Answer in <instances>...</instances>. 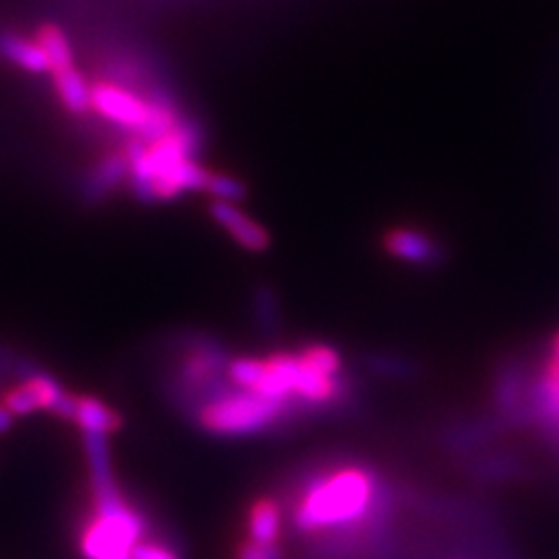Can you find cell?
<instances>
[{"instance_id": "obj_1", "label": "cell", "mask_w": 559, "mask_h": 559, "mask_svg": "<svg viewBox=\"0 0 559 559\" xmlns=\"http://www.w3.org/2000/svg\"><path fill=\"white\" fill-rule=\"evenodd\" d=\"M376 503V480L361 466H341L320 476L301 495L294 511L296 530L304 534L349 530L369 518Z\"/></svg>"}, {"instance_id": "obj_2", "label": "cell", "mask_w": 559, "mask_h": 559, "mask_svg": "<svg viewBox=\"0 0 559 559\" xmlns=\"http://www.w3.org/2000/svg\"><path fill=\"white\" fill-rule=\"evenodd\" d=\"M94 515L84 524L80 550L84 559H131L145 538L147 522L115 485V476L92 478Z\"/></svg>"}, {"instance_id": "obj_3", "label": "cell", "mask_w": 559, "mask_h": 559, "mask_svg": "<svg viewBox=\"0 0 559 559\" xmlns=\"http://www.w3.org/2000/svg\"><path fill=\"white\" fill-rule=\"evenodd\" d=\"M289 406L275 404L248 390H234L213 394L197 411L199 425L217 436H248L264 431L285 417Z\"/></svg>"}, {"instance_id": "obj_4", "label": "cell", "mask_w": 559, "mask_h": 559, "mask_svg": "<svg viewBox=\"0 0 559 559\" xmlns=\"http://www.w3.org/2000/svg\"><path fill=\"white\" fill-rule=\"evenodd\" d=\"M166 96L159 90L140 94L133 84L100 80L92 84V110L110 124L131 131L135 138H145L152 129L154 112Z\"/></svg>"}, {"instance_id": "obj_5", "label": "cell", "mask_w": 559, "mask_h": 559, "mask_svg": "<svg viewBox=\"0 0 559 559\" xmlns=\"http://www.w3.org/2000/svg\"><path fill=\"white\" fill-rule=\"evenodd\" d=\"M210 215L229 234L242 250L248 252H264L271 245V236L266 234L264 226L257 219H252L248 213L231 203V201H213L210 205Z\"/></svg>"}, {"instance_id": "obj_6", "label": "cell", "mask_w": 559, "mask_h": 559, "mask_svg": "<svg viewBox=\"0 0 559 559\" xmlns=\"http://www.w3.org/2000/svg\"><path fill=\"white\" fill-rule=\"evenodd\" d=\"M0 59L31 75H49V59L43 45L8 28H0Z\"/></svg>"}, {"instance_id": "obj_7", "label": "cell", "mask_w": 559, "mask_h": 559, "mask_svg": "<svg viewBox=\"0 0 559 559\" xmlns=\"http://www.w3.org/2000/svg\"><path fill=\"white\" fill-rule=\"evenodd\" d=\"M124 180H129L127 156L110 154L105 156V159L82 180V197L90 203L103 201L105 197H110Z\"/></svg>"}, {"instance_id": "obj_8", "label": "cell", "mask_w": 559, "mask_h": 559, "mask_svg": "<svg viewBox=\"0 0 559 559\" xmlns=\"http://www.w3.org/2000/svg\"><path fill=\"white\" fill-rule=\"evenodd\" d=\"M384 248H388L390 254L396 259L411 261V264H423L429 266L433 261H439L441 252L439 245H436L431 238L425 234L413 231V229H392L388 236H384Z\"/></svg>"}, {"instance_id": "obj_9", "label": "cell", "mask_w": 559, "mask_h": 559, "mask_svg": "<svg viewBox=\"0 0 559 559\" xmlns=\"http://www.w3.org/2000/svg\"><path fill=\"white\" fill-rule=\"evenodd\" d=\"M280 532H283V511L271 497L257 499L248 511V540L259 546H277Z\"/></svg>"}, {"instance_id": "obj_10", "label": "cell", "mask_w": 559, "mask_h": 559, "mask_svg": "<svg viewBox=\"0 0 559 559\" xmlns=\"http://www.w3.org/2000/svg\"><path fill=\"white\" fill-rule=\"evenodd\" d=\"M49 75L55 80V90L61 103L70 112L84 115L92 110V84L86 82V78L82 75V70L78 66L55 70V73Z\"/></svg>"}, {"instance_id": "obj_11", "label": "cell", "mask_w": 559, "mask_h": 559, "mask_svg": "<svg viewBox=\"0 0 559 559\" xmlns=\"http://www.w3.org/2000/svg\"><path fill=\"white\" fill-rule=\"evenodd\" d=\"M73 423L80 427L82 433L110 436L112 431L119 429L121 419H119V415L110 406H105L100 399L80 396Z\"/></svg>"}, {"instance_id": "obj_12", "label": "cell", "mask_w": 559, "mask_h": 559, "mask_svg": "<svg viewBox=\"0 0 559 559\" xmlns=\"http://www.w3.org/2000/svg\"><path fill=\"white\" fill-rule=\"evenodd\" d=\"M35 40H38L45 49V55L49 59V73H55V70L61 68H70L75 66V51L73 45H70L68 35L61 26L57 24H43L35 33Z\"/></svg>"}, {"instance_id": "obj_13", "label": "cell", "mask_w": 559, "mask_h": 559, "mask_svg": "<svg viewBox=\"0 0 559 559\" xmlns=\"http://www.w3.org/2000/svg\"><path fill=\"white\" fill-rule=\"evenodd\" d=\"M299 357L310 366V369L320 371L324 376H338L341 373V355L336 353L334 347L329 345H322V343H314V345H308L304 347Z\"/></svg>"}, {"instance_id": "obj_14", "label": "cell", "mask_w": 559, "mask_h": 559, "mask_svg": "<svg viewBox=\"0 0 559 559\" xmlns=\"http://www.w3.org/2000/svg\"><path fill=\"white\" fill-rule=\"evenodd\" d=\"M205 191L213 197V201L238 203L245 197V187L238 180L229 178V175H219V173L210 175V182H207Z\"/></svg>"}, {"instance_id": "obj_15", "label": "cell", "mask_w": 559, "mask_h": 559, "mask_svg": "<svg viewBox=\"0 0 559 559\" xmlns=\"http://www.w3.org/2000/svg\"><path fill=\"white\" fill-rule=\"evenodd\" d=\"M131 559H180V555L173 548H168L162 540H150L143 538L140 544L133 548Z\"/></svg>"}, {"instance_id": "obj_16", "label": "cell", "mask_w": 559, "mask_h": 559, "mask_svg": "<svg viewBox=\"0 0 559 559\" xmlns=\"http://www.w3.org/2000/svg\"><path fill=\"white\" fill-rule=\"evenodd\" d=\"M236 559H283L277 546H259L252 540H242L236 550Z\"/></svg>"}, {"instance_id": "obj_17", "label": "cell", "mask_w": 559, "mask_h": 559, "mask_svg": "<svg viewBox=\"0 0 559 559\" xmlns=\"http://www.w3.org/2000/svg\"><path fill=\"white\" fill-rule=\"evenodd\" d=\"M14 425V415L5 408V404H0V433H8Z\"/></svg>"}, {"instance_id": "obj_18", "label": "cell", "mask_w": 559, "mask_h": 559, "mask_svg": "<svg viewBox=\"0 0 559 559\" xmlns=\"http://www.w3.org/2000/svg\"><path fill=\"white\" fill-rule=\"evenodd\" d=\"M552 357H557V359H559V336L555 338V347H552Z\"/></svg>"}]
</instances>
